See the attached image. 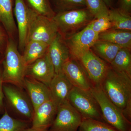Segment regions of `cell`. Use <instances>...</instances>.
Listing matches in <instances>:
<instances>
[{
  "mask_svg": "<svg viewBox=\"0 0 131 131\" xmlns=\"http://www.w3.org/2000/svg\"><path fill=\"white\" fill-rule=\"evenodd\" d=\"M47 53L54 66L56 74L62 72L63 66L71 56L64 39L59 33L49 45Z\"/></svg>",
  "mask_w": 131,
  "mask_h": 131,
  "instance_id": "cell-14",
  "label": "cell"
},
{
  "mask_svg": "<svg viewBox=\"0 0 131 131\" xmlns=\"http://www.w3.org/2000/svg\"><path fill=\"white\" fill-rule=\"evenodd\" d=\"M103 1L107 7L110 6L112 3V0H103Z\"/></svg>",
  "mask_w": 131,
  "mask_h": 131,
  "instance_id": "cell-33",
  "label": "cell"
},
{
  "mask_svg": "<svg viewBox=\"0 0 131 131\" xmlns=\"http://www.w3.org/2000/svg\"><path fill=\"white\" fill-rule=\"evenodd\" d=\"M64 39L83 29L95 19L87 7L59 12L52 18Z\"/></svg>",
  "mask_w": 131,
  "mask_h": 131,
  "instance_id": "cell-4",
  "label": "cell"
},
{
  "mask_svg": "<svg viewBox=\"0 0 131 131\" xmlns=\"http://www.w3.org/2000/svg\"><path fill=\"white\" fill-rule=\"evenodd\" d=\"M49 46L45 42L37 40L27 42L22 55L27 66L43 56L47 52Z\"/></svg>",
  "mask_w": 131,
  "mask_h": 131,
  "instance_id": "cell-19",
  "label": "cell"
},
{
  "mask_svg": "<svg viewBox=\"0 0 131 131\" xmlns=\"http://www.w3.org/2000/svg\"><path fill=\"white\" fill-rule=\"evenodd\" d=\"M2 70L0 68V113H4L5 111V105L4 103V94H3L2 77Z\"/></svg>",
  "mask_w": 131,
  "mask_h": 131,
  "instance_id": "cell-31",
  "label": "cell"
},
{
  "mask_svg": "<svg viewBox=\"0 0 131 131\" xmlns=\"http://www.w3.org/2000/svg\"><path fill=\"white\" fill-rule=\"evenodd\" d=\"M55 2L59 12L87 7L85 0H55Z\"/></svg>",
  "mask_w": 131,
  "mask_h": 131,
  "instance_id": "cell-28",
  "label": "cell"
},
{
  "mask_svg": "<svg viewBox=\"0 0 131 131\" xmlns=\"http://www.w3.org/2000/svg\"><path fill=\"white\" fill-rule=\"evenodd\" d=\"M82 117L68 100L58 106L57 113L49 131H78Z\"/></svg>",
  "mask_w": 131,
  "mask_h": 131,
  "instance_id": "cell-9",
  "label": "cell"
},
{
  "mask_svg": "<svg viewBox=\"0 0 131 131\" xmlns=\"http://www.w3.org/2000/svg\"><path fill=\"white\" fill-rule=\"evenodd\" d=\"M14 13L17 25L19 36V46L23 50L27 41L29 18V7L24 0H15Z\"/></svg>",
  "mask_w": 131,
  "mask_h": 131,
  "instance_id": "cell-16",
  "label": "cell"
},
{
  "mask_svg": "<svg viewBox=\"0 0 131 131\" xmlns=\"http://www.w3.org/2000/svg\"><path fill=\"white\" fill-rule=\"evenodd\" d=\"M98 35L89 25L80 31L64 39L69 50L71 57L77 59L84 52L91 49L98 40Z\"/></svg>",
  "mask_w": 131,
  "mask_h": 131,
  "instance_id": "cell-10",
  "label": "cell"
},
{
  "mask_svg": "<svg viewBox=\"0 0 131 131\" xmlns=\"http://www.w3.org/2000/svg\"><path fill=\"white\" fill-rule=\"evenodd\" d=\"M58 107L52 100L39 106L34 110L31 127L39 130H49L56 116Z\"/></svg>",
  "mask_w": 131,
  "mask_h": 131,
  "instance_id": "cell-13",
  "label": "cell"
},
{
  "mask_svg": "<svg viewBox=\"0 0 131 131\" xmlns=\"http://www.w3.org/2000/svg\"><path fill=\"white\" fill-rule=\"evenodd\" d=\"M55 74L54 66L47 52L43 56L27 66L25 77L34 79L49 86Z\"/></svg>",
  "mask_w": 131,
  "mask_h": 131,
  "instance_id": "cell-11",
  "label": "cell"
},
{
  "mask_svg": "<svg viewBox=\"0 0 131 131\" xmlns=\"http://www.w3.org/2000/svg\"><path fill=\"white\" fill-rule=\"evenodd\" d=\"M121 48L110 42L98 40L91 49L100 58L110 64Z\"/></svg>",
  "mask_w": 131,
  "mask_h": 131,
  "instance_id": "cell-21",
  "label": "cell"
},
{
  "mask_svg": "<svg viewBox=\"0 0 131 131\" xmlns=\"http://www.w3.org/2000/svg\"><path fill=\"white\" fill-rule=\"evenodd\" d=\"M89 25L94 31L98 34L112 28L108 14L94 19L90 23Z\"/></svg>",
  "mask_w": 131,
  "mask_h": 131,
  "instance_id": "cell-29",
  "label": "cell"
},
{
  "mask_svg": "<svg viewBox=\"0 0 131 131\" xmlns=\"http://www.w3.org/2000/svg\"><path fill=\"white\" fill-rule=\"evenodd\" d=\"M67 100L80 113L82 118L106 122L100 106L91 90H84L73 87L69 93Z\"/></svg>",
  "mask_w": 131,
  "mask_h": 131,
  "instance_id": "cell-7",
  "label": "cell"
},
{
  "mask_svg": "<svg viewBox=\"0 0 131 131\" xmlns=\"http://www.w3.org/2000/svg\"><path fill=\"white\" fill-rule=\"evenodd\" d=\"M76 59L84 68L93 86L101 85L110 68L109 64L100 58L91 49Z\"/></svg>",
  "mask_w": 131,
  "mask_h": 131,
  "instance_id": "cell-8",
  "label": "cell"
},
{
  "mask_svg": "<svg viewBox=\"0 0 131 131\" xmlns=\"http://www.w3.org/2000/svg\"><path fill=\"white\" fill-rule=\"evenodd\" d=\"M3 39V35L2 32L0 29V45L2 43Z\"/></svg>",
  "mask_w": 131,
  "mask_h": 131,
  "instance_id": "cell-34",
  "label": "cell"
},
{
  "mask_svg": "<svg viewBox=\"0 0 131 131\" xmlns=\"http://www.w3.org/2000/svg\"><path fill=\"white\" fill-rule=\"evenodd\" d=\"M49 87L52 100L59 106L67 100L69 93L74 86L62 72L55 74Z\"/></svg>",
  "mask_w": 131,
  "mask_h": 131,
  "instance_id": "cell-17",
  "label": "cell"
},
{
  "mask_svg": "<svg viewBox=\"0 0 131 131\" xmlns=\"http://www.w3.org/2000/svg\"><path fill=\"white\" fill-rule=\"evenodd\" d=\"M118 9L122 12L131 14V0H118Z\"/></svg>",
  "mask_w": 131,
  "mask_h": 131,
  "instance_id": "cell-30",
  "label": "cell"
},
{
  "mask_svg": "<svg viewBox=\"0 0 131 131\" xmlns=\"http://www.w3.org/2000/svg\"><path fill=\"white\" fill-rule=\"evenodd\" d=\"M58 32L57 26L53 19L38 14L30 8L26 43L37 40L49 45Z\"/></svg>",
  "mask_w": 131,
  "mask_h": 131,
  "instance_id": "cell-6",
  "label": "cell"
},
{
  "mask_svg": "<svg viewBox=\"0 0 131 131\" xmlns=\"http://www.w3.org/2000/svg\"><path fill=\"white\" fill-rule=\"evenodd\" d=\"M62 71L73 86L86 90L93 87L86 71L76 59H69L64 64Z\"/></svg>",
  "mask_w": 131,
  "mask_h": 131,
  "instance_id": "cell-12",
  "label": "cell"
},
{
  "mask_svg": "<svg viewBox=\"0 0 131 131\" xmlns=\"http://www.w3.org/2000/svg\"><path fill=\"white\" fill-rule=\"evenodd\" d=\"M109 64L113 70L131 78V49H121Z\"/></svg>",
  "mask_w": 131,
  "mask_h": 131,
  "instance_id": "cell-20",
  "label": "cell"
},
{
  "mask_svg": "<svg viewBox=\"0 0 131 131\" xmlns=\"http://www.w3.org/2000/svg\"><path fill=\"white\" fill-rule=\"evenodd\" d=\"M30 124L12 117L5 108L3 115L0 119V131H23L30 127Z\"/></svg>",
  "mask_w": 131,
  "mask_h": 131,
  "instance_id": "cell-24",
  "label": "cell"
},
{
  "mask_svg": "<svg viewBox=\"0 0 131 131\" xmlns=\"http://www.w3.org/2000/svg\"><path fill=\"white\" fill-rule=\"evenodd\" d=\"M102 87L108 98L131 121V78L110 67Z\"/></svg>",
  "mask_w": 131,
  "mask_h": 131,
  "instance_id": "cell-1",
  "label": "cell"
},
{
  "mask_svg": "<svg viewBox=\"0 0 131 131\" xmlns=\"http://www.w3.org/2000/svg\"><path fill=\"white\" fill-rule=\"evenodd\" d=\"M78 131H118L106 122L82 118Z\"/></svg>",
  "mask_w": 131,
  "mask_h": 131,
  "instance_id": "cell-25",
  "label": "cell"
},
{
  "mask_svg": "<svg viewBox=\"0 0 131 131\" xmlns=\"http://www.w3.org/2000/svg\"><path fill=\"white\" fill-rule=\"evenodd\" d=\"M98 40L110 42L122 48L131 49V31L111 28L101 33Z\"/></svg>",
  "mask_w": 131,
  "mask_h": 131,
  "instance_id": "cell-18",
  "label": "cell"
},
{
  "mask_svg": "<svg viewBox=\"0 0 131 131\" xmlns=\"http://www.w3.org/2000/svg\"><path fill=\"white\" fill-rule=\"evenodd\" d=\"M130 15L118 8L109 9L108 17L112 28L131 31Z\"/></svg>",
  "mask_w": 131,
  "mask_h": 131,
  "instance_id": "cell-23",
  "label": "cell"
},
{
  "mask_svg": "<svg viewBox=\"0 0 131 131\" xmlns=\"http://www.w3.org/2000/svg\"><path fill=\"white\" fill-rule=\"evenodd\" d=\"M90 90L98 102L106 123L118 131H129L131 130L130 121L110 100L101 85L93 86Z\"/></svg>",
  "mask_w": 131,
  "mask_h": 131,
  "instance_id": "cell-5",
  "label": "cell"
},
{
  "mask_svg": "<svg viewBox=\"0 0 131 131\" xmlns=\"http://www.w3.org/2000/svg\"><path fill=\"white\" fill-rule=\"evenodd\" d=\"M0 21L9 35L16 29L13 11L12 0H0Z\"/></svg>",
  "mask_w": 131,
  "mask_h": 131,
  "instance_id": "cell-22",
  "label": "cell"
},
{
  "mask_svg": "<svg viewBox=\"0 0 131 131\" xmlns=\"http://www.w3.org/2000/svg\"><path fill=\"white\" fill-rule=\"evenodd\" d=\"M23 131H49V130H39V129H34L30 127H29L25 129Z\"/></svg>",
  "mask_w": 131,
  "mask_h": 131,
  "instance_id": "cell-32",
  "label": "cell"
},
{
  "mask_svg": "<svg viewBox=\"0 0 131 131\" xmlns=\"http://www.w3.org/2000/svg\"><path fill=\"white\" fill-rule=\"evenodd\" d=\"M5 109L12 117L31 123L34 108L25 89L8 83L3 86Z\"/></svg>",
  "mask_w": 131,
  "mask_h": 131,
  "instance_id": "cell-2",
  "label": "cell"
},
{
  "mask_svg": "<svg viewBox=\"0 0 131 131\" xmlns=\"http://www.w3.org/2000/svg\"><path fill=\"white\" fill-rule=\"evenodd\" d=\"M24 89L30 100L34 110L41 104L52 100L49 87L41 82L25 77Z\"/></svg>",
  "mask_w": 131,
  "mask_h": 131,
  "instance_id": "cell-15",
  "label": "cell"
},
{
  "mask_svg": "<svg viewBox=\"0 0 131 131\" xmlns=\"http://www.w3.org/2000/svg\"><path fill=\"white\" fill-rule=\"evenodd\" d=\"M2 77L3 83L13 84L24 89L27 65L12 40L8 43L3 61Z\"/></svg>",
  "mask_w": 131,
  "mask_h": 131,
  "instance_id": "cell-3",
  "label": "cell"
},
{
  "mask_svg": "<svg viewBox=\"0 0 131 131\" xmlns=\"http://www.w3.org/2000/svg\"><path fill=\"white\" fill-rule=\"evenodd\" d=\"M29 7L38 14L52 18L56 13L51 6L49 0H26Z\"/></svg>",
  "mask_w": 131,
  "mask_h": 131,
  "instance_id": "cell-26",
  "label": "cell"
},
{
  "mask_svg": "<svg viewBox=\"0 0 131 131\" xmlns=\"http://www.w3.org/2000/svg\"><path fill=\"white\" fill-rule=\"evenodd\" d=\"M129 131H131V130H129Z\"/></svg>",
  "mask_w": 131,
  "mask_h": 131,
  "instance_id": "cell-35",
  "label": "cell"
},
{
  "mask_svg": "<svg viewBox=\"0 0 131 131\" xmlns=\"http://www.w3.org/2000/svg\"><path fill=\"white\" fill-rule=\"evenodd\" d=\"M87 8L93 15L95 19L108 14L107 6L103 0H85Z\"/></svg>",
  "mask_w": 131,
  "mask_h": 131,
  "instance_id": "cell-27",
  "label": "cell"
}]
</instances>
